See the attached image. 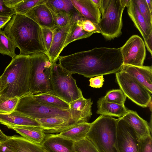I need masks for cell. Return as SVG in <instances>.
<instances>
[{
  "mask_svg": "<svg viewBox=\"0 0 152 152\" xmlns=\"http://www.w3.org/2000/svg\"><path fill=\"white\" fill-rule=\"evenodd\" d=\"M58 59L59 64L66 71L86 77L116 73L123 65L120 48H96L59 56Z\"/></svg>",
  "mask_w": 152,
  "mask_h": 152,
  "instance_id": "cell-1",
  "label": "cell"
},
{
  "mask_svg": "<svg viewBox=\"0 0 152 152\" xmlns=\"http://www.w3.org/2000/svg\"><path fill=\"white\" fill-rule=\"evenodd\" d=\"M4 31L20 50V55L37 53L47 54L42 27L25 15L15 14L7 23Z\"/></svg>",
  "mask_w": 152,
  "mask_h": 152,
  "instance_id": "cell-2",
  "label": "cell"
},
{
  "mask_svg": "<svg viewBox=\"0 0 152 152\" xmlns=\"http://www.w3.org/2000/svg\"><path fill=\"white\" fill-rule=\"evenodd\" d=\"M30 67L29 56L18 55L12 58L0 76V95L20 98L29 94Z\"/></svg>",
  "mask_w": 152,
  "mask_h": 152,
  "instance_id": "cell-3",
  "label": "cell"
},
{
  "mask_svg": "<svg viewBox=\"0 0 152 152\" xmlns=\"http://www.w3.org/2000/svg\"><path fill=\"white\" fill-rule=\"evenodd\" d=\"M129 0H102L99 9L102 18L96 28L105 39L110 40L121 34L124 10Z\"/></svg>",
  "mask_w": 152,
  "mask_h": 152,
  "instance_id": "cell-4",
  "label": "cell"
},
{
  "mask_svg": "<svg viewBox=\"0 0 152 152\" xmlns=\"http://www.w3.org/2000/svg\"><path fill=\"white\" fill-rule=\"evenodd\" d=\"M117 120L111 116L100 115L91 123L86 137L99 152H118L116 137Z\"/></svg>",
  "mask_w": 152,
  "mask_h": 152,
  "instance_id": "cell-5",
  "label": "cell"
},
{
  "mask_svg": "<svg viewBox=\"0 0 152 152\" xmlns=\"http://www.w3.org/2000/svg\"><path fill=\"white\" fill-rule=\"evenodd\" d=\"M72 74L63 68L56 61L53 63L50 83L52 94L69 103L83 97Z\"/></svg>",
  "mask_w": 152,
  "mask_h": 152,
  "instance_id": "cell-6",
  "label": "cell"
},
{
  "mask_svg": "<svg viewBox=\"0 0 152 152\" xmlns=\"http://www.w3.org/2000/svg\"><path fill=\"white\" fill-rule=\"evenodd\" d=\"M30 62V93L52 94L50 80L53 64L48 54L37 53L29 55Z\"/></svg>",
  "mask_w": 152,
  "mask_h": 152,
  "instance_id": "cell-7",
  "label": "cell"
},
{
  "mask_svg": "<svg viewBox=\"0 0 152 152\" xmlns=\"http://www.w3.org/2000/svg\"><path fill=\"white\" fill-rule=\"evenodd\" d=\"M15 110L31 118H56L71 124L76 123L72 118L70 109L64 110L50 106L38 102L28 94L19 98Z\"/></svg>",
  "mask_w": 152,
  "mask_h": 152,
  "instance_id": "cell-8",
  "label": "cell"
},
{
  "mask_svg": "<svg viewBox=\"0 0 152 152\" xmlns=\"http://www.w3.org/2000/svg\"><path fill=\"white\" fill-rule=\"evenodd\" d=\"M115 74L117 82L126 97L140 107L148 106L151 101V94L143 85L123 70Z\"/></svg>",
  "mask_w": 152,
  "mask_h": 152,
  "instance_id": "cell-9",
  "label": "cell"
},
{
  "mask_svg": "<svg viewBox=\"0 0 152 152\" xmlns=\"http://www.w3.org/2000/svg\"><path fill=\"white\" fill-rule=\"evenodd\" d=\"M120 48L123 65L143 66L146 55V49L144 41L138 35L131 36Z\"/></svg>",
  "mask_w": 152,
  "mask_h": 152,
  "instance_id": "cell-10",
  "label": "cell"
},
{
  "mask_svg": "<svg viewBox=\"0 0 152 152\" xmlns=\"http://www.w3.org/2000/svg\"><path fill=\"white\" fill-rule=\"evenodd\" d=\"M116 137L118 152H138V139L133 129L121 117L117 120Z\"/></svg>",
  "mask_w": 152,
  "mask_h": 152,
  "instance_id": "cell-11",
  "label": "cell"
},
{
  "mask_svg": "<svg viewBox=\"0 0 152 152\" xmlns=\"http://www.w3.org/2000/svg\"><path fill=\"white\" fill-rule=\"evenodd\" d=\"M80 20L77 16L68 25L63 27L56 26L52 30L53 37L51 44L48 55L50 61L53 64L56 61L60 53L64 49V47L70 27L74 20Z\"/></svg>",
  "mask_w": 152,
  "mask_h": 152,
  "instance_id": "cell-12",
  "label": "cell"
},
{
  "mask_svg": "<svg viewBox=\"0 0 152 152\" xmlns=\"http://www.w3.org/2000/svg\"><path fill=\"white\" fill-rule=\"evenodd\" d=\"M24 15L42 28L52 29L56 26L52 14L45 3L34 7Z\"/></svg>",
  "mask_w": 152,
  "mask_h": 152,
  "instance_id": "cell-13",
  "label": "cell"
},
{
  "mask_svg": "<svg viewBox=\"0 0 152 152\" xmlns=\"http://www.w3.org/2000/svg\"><path fill=\"white\" fill-rule=\"evenodd\" d=\"M74 141L57 134L46 135L41 145L48 152H74Z\"/></svg>",
  "mask_w": 152,
  "mask_h": 152,
  "instance_id": "cell-14",
  "label": "cell"
},
{
  "mask_svg": "<svg viewBox=\"0 0 152 152\" xmlns=\"http://www.w3.org/2000/svg\"><path fill=\"white\" fill-rule=\"evenodd\" d=\"M79 14L85 20H89L96 27L101 19V14L98 7L92 0H71Z\"/></svg>",
  "mask_w": 152,
  "mask_h": 152,
  "instance_id": "cell-15",
  "label": "cell"
},
{
  "mask_svg": "<svg viewBox=\"0 0 152 152\" xmlns=\"http://www.w3.org/2000/svg\"><path fill=\"white\" fill-rule=\"evenodd\" d=\"M92 104L91 98L86 99L83 97L69 103L72 118L75 123L88 122L92 114L91 109Z\"/></svg>",
  "mask_w": 152,
  "mask_h": 152,
  "instance_id": "cell-16",
  "label": "cell"
},
{
  "mask_svg": "<svg viewBox=\"0 0 152 152\" xmlns=\"http://www.w3.org/2000/svg\"><path fill=\"white\" fill-rule=\"evenodd\" d=\"M133 77L143 85L151 94H152V67L123 65L121 70Z\"/></svg>",
  "mask_w": 152,
  "mask_h": 152,
  "instance_id": "cell-17",
  "label": "cell"
},
{
  "mask_svg": "<svg viewBox=\"0 0 152 152\" xmlns=\"http://www.w3.org/2000/svg\"><path fill=\"white\" fill-rule=\"evenodd\" d=\"M0 123L11 129L17 126H41L35 119L15 110L9 113L0 112Z\"/></svg>",
  "mask_w": 152,
  "mask_h": 152,
  "instance_id": "cell-18",
  "label": "cell"
},
{
  "mask_svg": "<svg viewBox=\"0 0 152 152\" xmlns=\"http://www.w3.org/2000/svg\"><path fill=\"white\" fill-rule=\"evenodd\" d=\"M3 142L14 152H44V149L41 145L22 137L8 136V139Z\"/></svg>",
  "mask_w": 152,
  "mask_h": 152,
  "instance_id": "cell-19",
  "label": "cell"
},
{
  "mask_svg": "<svg viewBox=\"0 0 152 152\" xmlns=\"http://www.w3.org/2000/svg\"><path fill=\"white\" fill-rule=\"evenodd\" d=\"M121 118L133 129L138 139L151 135L152 131L148 124L136 111L128 110Z\"/></svg>",
  "mask_w": 152,
  "mask_h": 152,
  "instance_id": "cell-20",
  "label": "cell"
},
{
  "mask_svg": "<svg viewBox=\"0 0 152 152\" xmlns=\"http://www.w3.org/2000/svg\"><path fill=\"white\" fill-rule=\"evenodd\" d=\"M127 7L129 16L140 32L144 40H146L152 33V28L147 25L133 0H130Z\"/></svg>",
  "mask_w": 152,
  "mask_h": 152,
  "instance_id": "cell-21",
  "label": "cell"
},
{
  "mask_svg": "<svg viewBox=\"0 0 152 152\" xmlns=\"http://www.w3.org/2000/svg\"><path fill=\"white\" fill-rule=\"evenodd\" d=\"M91 126V123L85 122L75 123L60 130V136L74 142L86 138Z\"/></svg>",
  "mask_w": 152,
  "mask_h": 152,
  "instance_id": "cell-22",
  "label": "cell"
},
{
  "mask_svg": "<svg viewBox=\"0 0 152 152\" xmlns=\"http://www.w3.org/2000/svg\"><path fill=\"white\" fill-rule=\"evenodd\" d=\"M98 114L121 118L125 115L128 110L124 105H121L106 101L104 97L99 98L97 101Z\"/></svg>",
  "mask_w": 152,
  "mask_h": 152,
  "instance_id": "cell-23",
  "label": "cell"
},
{
  "mask_svg": "<svg viewBox=\"0 0 152 152\" xmlns=\"http://www.w3.org/2000/svg\"><path fill=\"white\" fill-rule=\"evenodd\" d=\"M12 129L20 134L22 137L37 144L41 145L46 134L41 126H17Z\"/></svg>",
  "mask_w": 152,
  "mask_h": 152,
  "instance_id": "cell-24",
  "label": "cell"
},
{
  "mask_svg": "<svg viewBox=\"0 0 152 152\" xmlns=\"http://www.w3.org/2000/svg\"><path fill=\"white\" fill-rule=\"evenodd\" d=\"M45 133H58L61 130L72 124L62 118H36Z\"/></svg>",
  "mask_w": 152,
  "mask_h": 152,
  "instance_id": "cell-25",
  "label": "cell"
},
{
  "mask_svg": "<svg viewBox=\"0 0 152 152\" xmlns=\"http://www.w3.org/2000/svg\"><path fill=\"white\" fill-rule=\"evenodd\" d=\"M45 3L51 12L66 13L73 16L79 14L71 0H45Z\"/></svg>",
  "mask_w": 152,
  "mask_h": 152,
  "instance_id": "cell-26",
  "label": "cell"
},
{
  "mask_svg": "<svg viewBox=\"0 0 152 152\" xmlns=\"http://www.w3.org/2000/svg\"><path fill=\"white\" fill-rule=\"evenodd\" d=\"M31 95L35 100L42 104L62 109H70L69 103L53 94L42 93Z\"/></svg>",
  "mask_w": 152,
  "mask_h": 152,
  "instance_id": "cell-27",
  "label": "cell"
},
{
  "mask_svg": "<svg viewBox=\"0 0 152 152\" xmlns=\"http://www.w3.org/2000/svg\"><path fill=\"white\" fill-rule=\"evenodd\" d=\"M78 20H74L70 27L64 44V48L74 41L88 37L94 33H99L96 31L91 32L84 31L78 23Z\"/></svg>",
  "mask_w": 152,
  "mask_h": 152,
  "instance_id": "cell-28",
  "label": "cell"
},
{
  "mask_svg": "<svg viewBox=\"0 0 152 152\" xmlns=\"http://www.w3.org/2000/svg\"><path fill=\"white\" fill-rule=\"evenodd\" d=\"M16 48L11 39L0 29V53L13 58L17 56L15 53Z\"/></svg>",
  "mask_w": 152,
  "mask_h": 152,
  "instance_id": "cell-29",
  "label": "cell"
},
{
  "mask_svg": "<svg viewBox=\"0 0 152 152\" xmlns=\"http://www.w3.org/2000/svg\"><path fill=\"white\" fill-rule=\"evenodd\" d=\"M19 99L16 97L10 98L0 95V112L9 113L15 110Z\"/></svg>",
  "mask_w": 152,
  "mask_h": 152,
  "instance_id": "cell-30",
  "label": "cell"
},
{
  "mask_svg": "<svg viewBox=\"0 0 152 152\" xmlns=\"http://www.w3.org/2000/svg\"><path fill=\"white\" fill-rule=\"evenodd\" d=\"M104 98L107 102L124 105L126 96L121 89H117L109 91Z\"/></svg>",
  "mask_w": 152,
  "mask_h": 152,
  "instance_id": "cell-31",
  "label": "cell"
},
{
  "mask_svg": "<svg viewBox=\"0 0 152 152\" xmlns=\"http://www.w3.org/2000/svg\"><path fill=\"white\" fill-rule=\"evenodd\" d=\"M45 0H22L15 7V14L25 15L34 7L45 3Z\"/></svg>",
  "mask_w": 152,
  "mask_h": 152,
  "instance_id": "cell-32",
  "label": "cell"
},
{
  "mask_svg": "<svg viewBox=\"0 0 152 152\" xmlns=\"http://www.w3.org/2000/svg\"><path fill=\"white\" fill-rule=\"evenodd\" d=\"M74 152H99L92 143L87 137L75 142Z\"/></svg>",
  "mask_w": 152,
  "mask_h": 152,
  "instance_id": "cell-33",
  "label": "cell"
},
{
  "mask_svg": "<svg viewBox=\"0 0 152 152\" xmlns=\"http://www.w3.org/2000/svg\"><path fill=\"white\" fill-rule=\"evenodd\" d=\"M56 26L59 27H64L69 24L75 17L80 14L73 16L66 13H55L51 12Z\"/></svg>",
  "mask_w": 152,
  "mask_h": 152,
  "instance_id": "cell-34",
  "label": "cell"
},
{
  "mask_svg": "<svg viewBox=\"0 0 152 152\" xmlns=\"http://www.w3.org/2000/svg\"><path fill=\"white\" fill-rule=\"evenodd\" d=\"M147 25L152 27V15L145 0H133Z\"/></svg>",
  "mask_w": 152,
  "mask_h": 152,
  "instance_id": "cell-35",
  "label": "cell"
},
{
  "mask_svg": "<svg viewBox=\"0 0 152 152\" xmlns=\"http://www.w3.org/2000/svg\"><path fill=\"white\" fill-rule=\"evenodd\" d=\"M138 152H152L151 135L138 139Z\"/></svg>",
  "mask_w": 152,
  "mask_h": 152,
  "instance_id": "cell-36",
  "label": "cell"
},
{
  "mask_svg": "<svg viewBox=\"0 0 152 152\" xmlns=\"http://www.w3.org/2000/svg\"><path fill=\"white\" fill-rule=\"evenodd\" d=\"M42 28L44 42L48 54L52 41L53 33L51 29L44 28Z\"/></svg>",
  "mask_w": 152,
  "mask_h": 152,
  "instance_id": "cell-37",
  "label": "cell"
},
{
  "mask_svg": "<svg viewBox=\"0 0 152 152\" xmlns=\"http://www.w3.org/2000/svg\"><path fill=\"white\" fill-rule=\"evenodd\" d=\"M78 22L81 26L82 29L86 31L91 32L96 31H98L95 25L89 20H78Z\"/></svg>",
  "mask_w": 152,
  "mask_h": 152,
  "instance_id": "cell-38",
  "label": "cell"
},
{
  "mask_svg": "<svg viewBox=\"0 0 152 152\" xmlns=\"http://www.w3.org/2000/svg\"><path fill=\"white\" fill-rule=\"evenodd\" d=\"M15 14L14 9L8 8L5 4L4 0H0V16L12 17Z\"/></svg>",
  "mask_w": 152,
  "mask_h": 152,
  "instance_id": "cell-39",
  "label": "cell"
},
{
  "mask_svg": "<svg viewBox=\"0 0 152 152\" xmlns=\"http://www.w3.org/2000/svg\"><path fill=\"white\" fill-rule=\"evenodd\" d=\"M90 84L89 86L91 87L94 88H98L102 87L104 80L103 75L96 76L94 77H91L89 80Z\"/></svg>",
  "mask_w": 152,
  "mask_h": 152,
  "instance_id": "cell-40",
  "label": "cell"
},
{
  "mask_svg": "<svg viewBox=\"0 0 152 152\" xmlns=\"http://www.w3.org/2000/svg\"><path fill=\"white\" fill-rule=\"evenodd\" d=\"M22 0H4L5 5L9 8L14 10L15 7Z\"/></svg>",
  "mask_w": 152,
  "mask_h": 152,
  "instance_id": "cell-41",
  "label": "cell"
},
{
  "mask_svg": "<svg viewBox=\"0 0 152 152\" xmlns=\"http://www.w3.org/2000/svg\"><path fill=\"white\" fill-rule=\"evenodd\" d=\"M152 33L151 34L148 39L144 40V44L150 53L151 55L152 54Z\"/></svg>",
  "mask_w": 152,
  "mask_h": 152,
  "instance_id": "cell-42",
  "label": "cell"
},
{
  "mask_svg": "<svg viewBox=\"0 0 152 152\" xmlns=\"http://www.w3.org/2000/svg\"><path fill=\"white\" fill-rule=\"evenodd\" d=\"M11 17L0 16V29L5 26L10 20Z\"/></svg>",
  "mask_w": 152,
  "mask_h": 152,
  "instance_id": "cell-43",
  "label": "cell"
},
{
  "mask_svg": "<svg viewBox=\"0 0 152 152\" xmlns=\"http://www.w3.org/2000/svg\"><path fill=\"white\" fill-rule=\"evenodd\" d=\"M0 152H14L3 142L0 143Z\"/></svg>",
  "mask_w": 152,
  "mask_h": 152,
  "instance_id": "cell-44",
  "label": "cell"
},
{
  "mask_svg": "<svg viewBox=\"0 0 152 152\" xmlns=\"http://www.w3.org/2000/svg\"><path fill=\"white\" fill-rule=\"evenodd\" d=\"M8 138V136L4 134L0 129V143L6 141Z\"/></svg>",
  "mask_w": 152,
  "mask_h": 152,
  "instance_id": "cell-45",
  "label": "cell"
},
{
  "mask_svg": "<svg viewBox=\"0 0 152 152\" xmlns=\"http://www.w3.org/2000/svg\"><path fill=\"white\" fill-rule=\"evenodd\" d=\"M148 8L151 12L152 11V1L151 0H145Z\"/></svg>",
  "mask_w": 152,
  "mask_h": 152,
  "instance_id": "cell-46",
  "label": "cell"
},
{
  "mask_svg": "<svg viewBox=\"0 0 152 152\" xmlns=\"http://www.w3.org/2000/svg\"><path fill=\"white\" fill-rule=\"evenodd\" d=\"M92 0L93 1L98 7L99 8V9L101 6L102 0Z\"/></svg>",
  "mask_w": 152,
  "mask_h": 152,
  "instance_id": "cell-47",
  "label": "cell"
},
{
  "mask_svg": "<svg viewBox=\"0 0 152 152\" xmlns=\"http://www.w3.org/2000/svg\"><path fill=\"white\" fill-rule=\"evenodd\" d=\"M1 91V77H0V93Z\"/></svg>",
  "mask_w": 152,
  "mask_h": 152,
  "instance_id": "cell-48",
  "label": "cell"
},
{
  "mask_svg": "<svg viewBox=\"0 0 152 152\" xmlns=\"http://www.w3.org/2000/svg\"><path fill=\"white\" fill-rule=\"evenodd\" d=\"M44 152H48L47 151H46L45 150H44Z\"/></svg>",
  "mask_w": 152,
  "mask_h": 152,
  "instance_id": "cell-49",
  "label": "cell"
}]
</instances>
